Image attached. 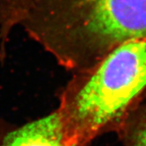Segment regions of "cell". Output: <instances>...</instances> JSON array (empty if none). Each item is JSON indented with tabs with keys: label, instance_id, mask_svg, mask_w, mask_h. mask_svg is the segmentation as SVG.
<instances>
[{
	"label": "cell",
	"instance_id": "1",
	"mask_svg": "<svg viewBox=\"0 0 146 146\" xmlns=\"http://www.w3.org/2000/svg\"><path fill=\"white\" fill-rule=\"evenodd\" d=\"M17 27L76 72L146 38V0H0V39Z\"/></svg>",
	"mask_w": 146,
	"mask_h": 146
},
{
	"label": "cell",
	"instance_id": "2",
	"mask_svg": "<svg viewBox=\"0 0 146 146\" xmlns=\"http://www.w3.org/2000/svg\"><path fill=\"white\" fill-rule=\"evenodd\" d=\"M146 96V38L126 41L94 65L74 72L56 110L64 142L89 146L117 132Z\"/></svg>",
	"mask_w": 146,
	"mask_h": 146
},
{
	"label": "cell",
	"instance_id": "3",
	"mask_svg": "<svg viewBox=\"0 0 146 146\" xmlns=\"http://www.w3.org/2000/svg\"><path fill=\"white\" fill-rule=\"evenodd\" d=\"M0 146H70L64 139L56 111L13 129L0 127Z\"/></svg>",
	"mask_w": 146,
	"mask_h": 146
},
{
	"label": "cell",
	"instance_id": "4",
	"mask_svg": "<svg viewBox=\"0 0 146 146\" xmlns=\"http://www.w3.org/2000/svg\"><path fill=\"white\" fill-rule=\"evenodd\" d=\"M116 134L123 146H146V101L129 114Z\"/></svg>",
	"mask_w": 146,
	"mask_h": 146
}]
</instances>
